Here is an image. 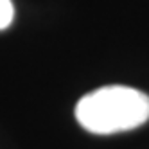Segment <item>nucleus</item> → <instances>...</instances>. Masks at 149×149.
<instances>
[{
  "label": "nucleus",
  "mask_w": 149,
  "mask_h": 149,
  "mask_svg": "<svg viewBox=\"0 0 149 149\" xmlns=\"http://www.w3.org/2000/svg\"><path fill=\"white\" fill-rule=\"evenodd\" d=\"M76 119L93 135L130 131L149 120V95L122 84L101 86L77 101Z\"/></svg>",
  "instance_id": "nucleus-1"
},
{
  "label": "nucleus",
  "mask_w": 149,
  "mask_h": 149,
  "mask_svg": "<svg viewBox=\"0 0 149 149\" xmlns=\"http://www.w3.org/2000/svg\"><path fill=\"white\" fill-rule=\"evenodd\" d=\"M15 18V7L11 0H0V31L11 25Z\"/></svg>",
  "instance_id": "nucleus-2"
}]
</instances>
